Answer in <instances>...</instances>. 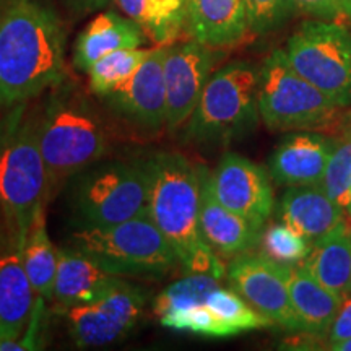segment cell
Masks as SVG:
<instances>
[{"mask_svg":"<svg viewBox=\"0 0 351 351\" xmlns=\"http://www.w3.org/2000/svg\"><path fill=\"white\" fill-rule=\"evenodd\" d=\"M64 32L39 0H10L0 10V104L13 106L59 85Z\"/></svg>","mask_w":351,"mask_h":351,"instance_id":"1","label":"cell"},{"mask_svg":"<svg viewBox=\"0 0 351 351\" xmlns=\"http://www.w3.org/2000/svg\"><path fill=\"white\" fill-rule=\"evenodd\" d=\"M150 217L173 245L186 274L225 276L219 257L200 231V171L179 153H158L148 161Z\"/></svg>","mask_w":351,"mask_h":351,"instance_id":"2","label":"cell"},{"mask_svg":"<svg viewBox=\"0 0 351 351\" xmlns=\"http://www.w3.org/2000/svg\"><path fill=\"white\" fill-rule=\"evenodd\" d=\"M49 182L39 147V122L20 114L0 137V208L16 249L23 251L36 210L47 204Z\"/></svg>","mask_w":351,"mask_h":351,"instance_id":"3","label":"cell"},{"mask_svg":"<svg viewBox=\"0 0 351 351\" xmlns=\"http://www.w3.org/2000/svg\"><path fill=\"white\" fill-rule=\"evenodd\" d=\"M257 106L263 124L274 132L324 130L343 125L345 111L326 93L302 78L285 51H274L258 72Z\"/></svg>","mask_w":351,"mask_h":351,"instance_id":"4","label":"cell"},{"mask_svg":"<svg viewBox=\"0 0 351 351\" xmlns=\"http://www.w3.org/2000/svg\"><path fill=\"white\" fill-rule=\"evenodd\" d=\"M39 147L51 194L106 153V134L82 98H56L39 121Z\"/></svg>","mask_w":351,"mask_h":351,"instance_id":"5","label":"cell"},{"mask_svg":"<svg viewBox=\"0 0 351 351\" xmlns=\"http://www.w3.org/2000/svg\"><path fill=\"white\" fill-rule=\"evenodd\" d=\"M73 247L117 276H161L179 263L173 245L150 213L112 226L82 228L73 234Z\"/></svg>","mask_w":351,"mask_h":351,"instance_id":"6","label":"cell"},{"mask_svg":"<svg viewBox=\"0 0 351 351\" xmlns=\"http://www.w3.org/2000/svg\"><path fill=\"white\" fill-rule=\"evenodd\" d=\"M258 73L252 65L232 62L212 73L187 121L189 142H225L257 122Z\"/></svg>","mask_w":351,"mask_h":351,"instance_id":"7","label":"cell"},{"mask_svg":"<svg viewBox=\"0 0 351 351\" xmlns=\"http://www.w3.org/2000/svg\"><path fill=\"white\" fill-rule=\"evenodd\" d=\"M73 208L82 228H104L150 213L148 163L101 165L78 178Z\"/></svg>","mask_w":351,"mask_h":351,"instance_id":"8","label":"cell"},{"mask_svg":"<svg viewBox=\"0 0 351 351\" xmlns=\"http://www.w3.org/2000/svg\"><path fill=\"white\" fill-rule=\"evenodd\" d=\"M288 62L333 103L351 108V32L340 21L302 23L287 44Z\"/></svg>","mask_w":351,"mask_h":351,"instance_id":"9","label":"cell"},{"mask_svg":"<svg viewBox=\"0 0 351 351\" xmlns=\"http://www.w3.org/2000/svg\"><path fill=\"white\" fill-rule=\"evenodd\" d=\"M289 265L291 263L276 262L269 256L243 254L231 262L228 278L234 291L274 326L301 332V324L289 300Z\"/></svg>","mask_w":351,"mask_h":351,"instance_id":"10","label":"cell"},{"mask_svg":"<svg viewBox=\"0 0 351 351\" xmlns=\"http://www.w3.org/2000/svg\"><path fill=\"white\" fill-rule=\"evenodd\" d=\"M217 60L215 49L195 39L166 46L163 73L166 125L169 130L179 129L191 119Z\"/></svg>","mask_w":351,"mask_h":351,"instance_id":"11","label":"cell"},{"mask_svg":"<svg viewBox=\"0 0 351 351\" xmlns=\"http://www.w3.org/2000/svg\"><path fill=\"white\" fill-rule=\"evenodd\" d=\"M212 187L217 199L262 230L274 212V189L262 166L238 153H226L212 174Z\"/></svg>","mask_w":351,"mask_h":351,"instance_id":"12","label":"cell"},{"mask_svg":"<svg viewBox=\"0 0 351 351\" xmlns=\"http://www.w3.org/2000/svg\"><path fill=\"white\" fill-rule=\"evenodd\" d=\"M165 51L166 46L152 49L129 80L104 96L119 116L148 130H158L166 124Z\"/></svg>","mask_w":351,"mask_h":351,"instance_id":"13","label":"cell"},{"mask_svg":"<svg viewBox=\"0 0 351 351\" xmlns=\"http://www.w3.org/2000/svg\"><path fill=\"white\" fill-rule=\"evenodd\" d=\"M332 148L333 140L314 130L288 135L270 158L271 179L285 187L320 186Z\"/></svg>","mask_w":351,"mask_h":351,"instance_id":"14","label":"cell"},{"mask_svg":"<svg viewBox=\"0 0 351 351\" xmlns=\"http://www.w3.org/2000/svg\"><path fill=\"white\" fill-rule=\"evenodd\" d=\"M200 171V231L217 256L231 257L247 252L261 241V231L247 219L226 208L215 195L212 173Z\"/></svg>","mask_w":351,"mask_h":351,"instance_id":"15","label":"cell"},{"mask_svg":"<svg viewBox=\"0 0 351 351\" xmlns=\"http://www.w3.org/2000/svg\"><path fill=\"white\" fill-rule=\"evenodd\" d=\"M282 223L317 244L346 225V210L326 194L320 186L288 187L280 202Z\"/></svg>","mask_w":351,"mask_h":351,"instance_id":"16","label":"cell"},{"mask_svg":"<svg viewBox=\"0 0 351 351\" xmlns=\"http://www.w3.org/2000/svg\"><path fill=\"white\" fill-rule=\"evenodd\" d=\"M186 29L212 49L236 46L251 33L245 0H187Z\"/></svg>","mask_w":351,"mask_h":351,"instance_id":"17","label":"cell"},{"mask_svg":"<svg viewBox=\"0 0 351 351\" xmlns=\"http://www.w3.org/2000/svg\"><path fill=\"white\" fill-rule=\"evenodd\" d=\"M116 276L80 249H59L52 298L65 309L95 301Z\"/></svg>","mask_w":351,"mask_h":351,"instance_id":"18","label":"cell"},{"mask_svg":"<svg viewBox=\"0 0 351 351\" xmlns=\"http://www.w3.org/2000/svg\"><path fill=\"white\" fill-rule=\"evenodd\" d=\"M34 288L21 252L0 256V339H20L34 311Z\"/></svg>","mask_w":351,"mask_h":351,"instance_id":"19","label":"cell"},{"mask_svg":"<svg viewBox=\"0 0 351 351\" xmlns=\"http://www.w3.org/2000/svg\"><path fill=\"white\" fill-rule=\"evenodd\" d=\"M143 43L145 33L134 20L104 12L91 20L78 36L73 62L83 72H88L96 60L109 52L140 47Z\"/></svg>","mask_w":351,"mask_h":351,"instance_id":"20","label":"cell"},{"mask_svg":"<svg viewBox=\"0 0 351 351\" xmlns=\"http://www.w3.org/2000/svg\"><path fill=\"white\" fill-rule=\"evenodd\" d=\"M288 291L293 311L301 324V332L309 335L328 333L343 300L328 291L309 271L295 263L289 265Z\"/></svg>","mask_w":351,"mask_h":351,"instance_id":"21","label":"cell"},{"mask_svg":"<svg viewBox=\"0 0 351 351\" xmlns=\"http://www.w3.org/2000/svg\"><path fill=\"white\" fill-rule=\"evenodd\" d=\"M301 267L345 301L351 295V228L345 225L314 244Z\"/></svg>","mask_w":351,"mask_h":351,"instance_id":"22","label":"cell"},{"mask_svg":"<svg viewBox=\"0 0 351 351\" xmlns=\"http://www.w3.org/2000/svg\"><path fill=\"white\" fill-rule=\"evenodd\" d=\"M158 46H169L187 25V0H114Z\"/></svg>","mask_w":351,"mask_h":351,"instance_id":"23","label":"cell"},{"mask_svg":"<svg viewBox=\"0 0 351 351\" xmlns=\"http://www.w3.org/2000/svg\"><path fill=\"white\" fill-rule=\"evenodd\" d=\"M21 258L36 295L43 300H51L54 291L59 251L54 247L46 230V205L36 210L21 251Z\"/></svg>","mask_w":351,"mask_h":351,"instance_id":"24","label":"cell"},{"mask_svg":"<svg viewBox=\"0 0 351 351\" xmlns=\"http://www.w3.org/2000/svg\"><path fill=\"white\" fill-rule=\"evenodd\" d=\"M67 326L73 341L80 348L112 345L127 335L95 301L67 307Z\"/></svg>","mask_w":351,"mask_h":351,"instance_id":"25","label":"cell"},{"mask_svg":"<svg viewBox=\"0 0 351 351\" xmlns=\"http://www.w3.org/2000/svg\"><path fill=\"white\" fill-rule=\"evenodd\" d=\"M218 287L217 276L208 274H187L179 282L169 285L155 301V314L161 326L174 315L204 304L210 293Z\"/></svg>","mask_w":351,"mask_h":351,"instance_id":"26","label":"cell"},{"mask_svg":"<svg viewBox=\"0 0 351 351\" xmlns=\"http://www.w3.org/2000/svg\"><path fill=\"white\" fill-rule=\"evenodd\" d=\"M152 49L130 47L109 52L88 69L90 86L96 95L106 96L134 75Z\"/></svg>","mask_w":351,"mask_h":351,"instance_id":"27","label":"cell"},{"mask_svg":"<svg viewBox=\"0 0 351 351\" xmlns=\"http://www.w3.org/2000/svg\"><path fill=\"white\" fill-rule=\"evenodd\" d=\"M95 302L109 315L114 324H117L122 330L129 333L142 319L147 301L138 288L122 282L119 276H116L96 298Z\"/></svg>","mask_w":351,"mask_h":351,"instance_id":"28","label":"cell"},{"mask_svg":"<svg viewBox=\"0 0 351 351\" xmlns=\"http://www.w3.org/2000/svg\"><path fill=\"white\" fill-rule=\"evenodd\" d=\"M320 187L348 213L351 204V119L333 140V148Z\"/></svg>","mask_w":351,"mask_h":351,"instance_id":"29","label":"cell"},{"mask_svg":"<svg viewBox=\"0 0 351 351\" xmlns=\"http://www.w3.org/2000/svg\"><path fill=\"white\" fill-rule=\"evenodd\" d=\"M212 313L230 327L232 335L245 330H256V328L270 327L274 324L269 319L258 314L254 307L244 300L239 293L230 291V289L217 288L210 293L205 301Z\"/></svg>","mask_w":351,"mask_h":351,"instance_id":"30","label":"cell"},{"mask_svg":"<svg viewBox=\"0 0 351 351\" xmlns=\"http://www.w3.org/2000/svg\"><path fill=\"white\" fill-rule=\"evenodd\" d=\"M262 247L265 256L282 263L302 262L313 249V244L291 228L280 223L270 226L262 236Z\"/></svg>","mask_w":351,"mask_h":351,"instance_id":"31","label":"cell"},{"mask_svg":"<svg viewBox=\"0 0 351 351\" xmlns=\"http://www.w3.org/2000/svg\"><path fill=\"white\" fill-rule=\"evenodd\" d=\"M163 326L178 332L197 333V335L205 337L232 335L230 327H226L225 324L212 313V309H210L205 302L204 304H197L194 307H191V309L184 311V313L168 319Z\"/></svg>","mask_w":351,"mask_h":351,"instance_id":"32","label":"cell"},{"mask_svg":"<svg viewBox=\"0 0 351 351\" xmlns=\"http://www.w3.org/2000/svg\"><path fill=\"white\" fill-rule=\"evenodd\" d=\"M252 33H267L287 19L291 0H245Z\"/></svg>","mask_w":351,"mask_h":351,"instance_id":"33","label":"cell"},{"mask_svg":"<svg viewBox=\"0 0 351 351\" xmlns=\"http://www.w3.org/2000/svg\"><path fill=\"white\" fill-rule=\"evenodd\" d=\"M306 15L327 21H351V0H291Z\"/></svg>","mask_w":351,"mask_h":351,"instance_id":"34","label":"cell"},{"mask_svg":"<svg viewBox=\"0 0 351 351\" xmlns=\"http://www.w3.org/2000/svg\"><path fill=\"white\" fill-rule=\"evenodd\" d=\"M351 339V295L341 304L339 314L333 320L330 330H328V345L340 343V341ZM326 346V348H327Z\"/></svg>","mask_w":351,"mask_h":351,"instance_id":"35","label":"cell"},{"mask_svg":"<svg viewBox=\"0 0 351 351\" xmlns=\"http://www.w3.org/2000/svg\"><path fill=\"white\" fill-rule=\"evenodd\" d=\"M326 350H332V351H351V339L340 341V343L327 346Z\"/></svg>","mask_w":351,"mask_h":351,"instance_id":"36","label":"cell"},{"mask_svg":"<svg viewBox=\"0 0 351 351\" xmlns=\"http://www.w3.org/2000/svg\"><path fill=\"white\" fill-rule=\"evenodd\" d=\"M82 2L85 3L86 7H90V8H96V7L103 5V3H106L108 0H82Z\"/></svg>","mask_w":351,"mask_h":351,"instance_id":"37","label":"cell"},{"mask_svg":"<svg viewBox=\"0 0 351 351\" xmlns=\"http://www.w3.org/2000/svg\"><path fill=\"white\" fill-rule=\"evenodd\" d=\"M8 2H10V0H0V10H2V8H3V7H5Z\"/></svg>","mask_w":351,"mask_h":351,"instance_id":"38","label":"cell"},{"mask_svg":"<svg viewBox=\"0 0 351 351\" xmlns=\"http://www.w3.org/2000/svg\"><path fill=\"white\" fill-rule=\"evenodd\" d=\"M348 215H351V204H350V208H348Z\"/></svg>","mask_w":351,"mask_h":351,"instance_id":"39","label":"cell"}]
</instances>
